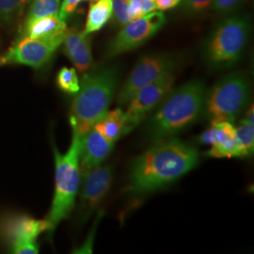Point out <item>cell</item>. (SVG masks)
Instances as JSON below:
<instances>
[{"instance_id":"44dd1931","label":"cell","mask_w":254,"mask_h":254,"mask_svg":"<svg viewBox=\"0 0 254 254\" xmlns=\"http://www.w3.org/2000/svg\"><path fill=\"white\" fill-rule=\"evenodd\" d=\"M61 0H31L27 20L57 15L60 12Z\"/></svg>"},{"instance_id":"5bb4252c","label":"cell","mask_w":254,"mask_h":254,"mask_svg":"<svg viewBox=\"0 0 254 254\" xmlns=\"http://www.w3.org/2000/svg\"><path fill=\"white\" fill-rule=\"evenodd\" d=\"M114 145V142L106 138L95 127L84 134L79 156L81 175L103 164L113 151Z\"/></svg>"},{"instance_id":"e0dca14e","label":"cell","mask_w":254,"mask_h":254,"mask_svg":"<svg viewBox=\"0 0 254 254\" xmlns=\"http://www.w3.org/2000/svg\"><path fill=\"white\" fill-rule=\"evenodd\" d=\"M103 136L116 143L121 137L128 134L125 111L116 109L108 111L94 127Z\"/></svg>"},{"instance_id":"ffe728a7","label":"cell","mask_w":254,"mask_h":254,"mask_svg":"<svg viewBox=\"0 0 254 254\" xmlns=\"http://www.w3.org/2000/svg\"><path fill=\"white\" fill-rule=\"evenodd\" d=\"M236 137L243 157L251 156L254 151V123L249 119L244 118L239 126L236 127Z\"/></svg>"},{"instance_id":"484cf974","label":"cell","mask_w":254,"mask_h":254,"mask_svg":"<svg viewBox=\"0 0 254 254\" xmlns=\"http://www.w3.org/2000/svg\"><path fill=\"white\" fill-rule=\"evenodd\" d=\"M242 2L243 0H213L210 8L220 14H226L237 9Z\"/></svg>"},{"instance_id":"cb8c5ba5","label":"cell","mask_w":254,"mask_h":254,"mask_svg":"<svg viewBox=\"0 0 254 254\" xmlns=\"http://www.w3.org/2000/svg\"><path fill=\"white\" fill-rule=\"evenodd\" d=\"M155 0H130L129 18L130 21L139 18L155 9Z\"/></svg>"},{"instance_id":"5b68a950","label":"cell","mask_w":254,"mask_h":254,"mask_svg":"<svg viewBox=\"0 0 254 254\" xmlns=\"http://www.w3.org/2000/svg\"><path fill=\"white\" fill-rule=\"evenodd\" d=\"M251 32L248 17H226L213 29L202 47L206 64L214 71L231 69L242 59Z\"/></svg>"},{"instance_id":"d6986e66","label":"cell","mask_w":254,"mask_h":254,"mask_svg":"<svg viewBox=\"0 0 254 254\" xmlns=\"http://www.w3.org/2000/svg\"><path fill=\"white\" fill-rule=\"evenodd\" d=\"M30 0H0V25L10 26L23 13Z\"/></svg>"},{"instance_id":"52a82bcc","label":"cell","mask_w":254,"mask_h":254,"mask_svg":"<svg viewBox=\"0 0 254 254\" xmlns=\"http://www.w3.org/2000/svg\"><path fill=\"white\" fill-rule=\"evenodd\" d=\"M50 224L46 219H36L26 214H8L0 217V237L14 254H37L40 252L37 239L48 234Z\"/></svg>"},{"instance_id":"30bf717a","label":"cell","mask_w":254,"mask_h":254,"mask_svg":"<svg viewBox=\"0 0 254 254\" xmlns=\"http://www.w3.org/2000/svg\"><path fill=\"white\" fill-rule=\"evenodd\" d=\"M174 81L175 76L173 73H166L157 80L140 89L130 99L125 111L128 133L142 123L160 105L173 90Z\"/></svg>"},{"instance_id":"8992f818","label":"cell","mask_w":254,"mask_h":254,"mask_svg":"<svg viewBox=\"0 0 254 254\" xmlns=\"http://www.w3.org/2000/svg\"><path fill=\"white\" fill-rule=\"evenodd\" d=\"M250 81L241 72L225 75L205 93L202 115L211 124L234 123L250 102Z\"/></svg>"},{"instance_id":"9c48e42d","label":"cell","mask_w":254,"mask_h":254,"mask_svg":"<svg viewBox=\"0 0 254 254\" xmlns=\"http://www.w3.org/2000/svg\"><path fill=\"white\" fill-rule=\"evenodd\" d=\"M166 17L162 11H152L125 25L107 47L106 57L115 58L143 46L163 27Z\"/></svg>"},{"instance_id":"6da1fadb","label":"cell","mask_w":254,"mask_h":254,"mask_svg":"<svg viewBox=\"0 0 254 254\" xmlns=\"http://www.w3.org/2000/svg\"><path fill=\"white\" fill-rule=\"evenodd\" d=\"M154 143L131 164L127 189L131 194L145 195L164 189L199 163L198 150L175 136Z\"/></svg>"},{"instance_id":"4fadbf2b","label":"cell","mask_w":254,"mask_h":254,"mask_svg":"<svg viewBox=\"0 0 254 254\" xmlns=\"http://www.w3.org/2000/svg\"><path fill=\"white\" fill-rule=\"evenodd\" d=\"M200 144L211 146L206 154L215 158L243 157L236 137V127L233 123L219 122L211 127L200 136Z\"/></svg>"},{"instance_id":"f1b7e54d","label":"cell","mask_w":254,"mask_h":254,"mask_svg":"<svg viewBox=\"0 0 254 254\" xmlns=\"http://www.w3.org/2000/svg\"><path fill=\"white\" fill-rule=\"evenodd\" d=\"M84 1H85V0H84ZM92 1H94V0H92Z\"/></svg>"},{"instance_id":"7a4b0ae2","label":"cell","mask_w":254,"mask_h":254,"mask_svg":"<svg viewBox=\"0 0 254 254\" xmlns=\"http://www.w3.org/2000/svg\"><path fill=\"white\" fill-rule=\"evenodd\" d=\"M205 84L194 79L172 90L147 125V135L152 142L170 138L192 127L202 116Z\"/></svg>"},{"instance_id":"277c9868","label":"cell","mask_w":254,"mask_h":254,"mask_svg":"<svg viewBox=\"0 0 254 254\" xmlns=\"http://www.w3.org/2000/svg\"><path fill=\"white\" fill-rule=\"evenodd\" d=\"M71 127L73 132L72 142L65 154H61L54 142L52 143L55 159V191L52 204L46 218L50 224L49 236H53L59 224L70 216L81 184L79 156L82 136L73 125Z\"/></svg>"},{"instance_id":"7c38bea8","label":"cell","mask_w":254,"mask_h":254,"mask_svg":"<svg viewBox=\"0 0 254 254\" xmlns=\"http://www.w3.org/2000/svg\"><path fill=\"white\" fill-rule=\"evenodd\" d=\"M113 166L99 165L81 175L80 215L82 219L89 218L109 193L113 181Z\"/></svg>"},{"instance_id":"ac0fdd59","label":"cell","mask_w":254,"mask_h":254,"mask_svg":"<svg viewBox=\"0 0 254 254\" xmlns=\"http://www.w3.org/2000/svg\"><path fill=\"white\" fill-rule=\"evenodd\" d=\"M112 16V0H96L91 3L87 15L85 29L86 34L90 35L99 31Z\"/></svg>"},{"instance_id":"ba28073f","label":"cell","mask_w":254,"mask_h":254,"mask_svg":"<svg viewBox=\"0 0 254 254\" xmlns=\"http://www.w3.org/2000/svg\"><path fill=\"white\" fill-rule=\"evenodd\" d=\"M178 61L170 54H151L141 57L117 96L119 105H127L140 89L157 80L166 73H173Z\"/></svg>"},{"instance_id":"4316f807","label":"cell","mask_w":254,"mask_h":254,"mask_svg":"<svg viewBox=\"0 0 254 254\" xmlns=\"http://www.w3.org/2000/svg\"><path fill=\"white\" fill-rule=\"evenodd\" d=\"M81 1L82 0H63L59 12L60 17L67 21V19L70 18L75 12Z\"/></svg>"},{"instance_id":"7402d4cb","label":"cell","mask_w":254,"mask_h":254,"mask_svg":"<svg viewBox=\"0 0 254 254\" xmlns=\"http://www.w3.org/2000/svg\"><path fill=\"white\" fill-rule=\"evenodd\" d=\"M56 81L60 90L69 94H75L80 89V81L74 68H62L57 74Z\"/></svg>"},{"instance_id":"603a6c76","label":"cell","mask_w":254,"mask_h":254,"mask_svg":"<svg viewBox=\"0 0 254 254\" xmlns=\"http://www.w3.org/2000/svg\"><path fill=\"white\" fill-rule=\"evenodd\" d=\"M130 0H112V23L117 27H124L130 22L129 18Z\"/></svg>"},{"instance_id":"f546056e","label":"cell","mask_w":254,"mask_h":254,"mask_svg":"<svg viewBox=\"0 0 254 254\" xmlns=\"http://www.w3.org/2000/svg\"><path fill=\"white\" fill-rule=\"evenodd\" d=\"M0 57H1V55H0Z\"/></svg>"},{"instance_id":"2e32d148","label":"cell","mask_w":254,"mask_h":254,"mask_svg":"<svg viewBox=\"0 0 254 254\" xmlns=\"http://www.w3.org/2000/svg\"><path fill=\"white\" fill-rule=\"evenodd\" d=\"M66 29V21L57 14L42 18L26 20L21 37H29L33 39L63 43Z\"/></svg>"},{"instance_id":"8fae6325","label":"cell","mask_w":254,"mask_h":254,"mask_svg":"<svg viewBox=\"0 0 254 254\" xmlns=\"http://www.w3.org/2000/svg\"><path fill=\"white\" fill-rule=\"evenodd\" d=\"M62 44V42L21 37L5 54L0 57V66L21 64L40 69L51 61Z\"/></svg>"},{"instance_id":"3957f363","label":"cell","mask_w":254,"mask_h":254,"mask_svg":"<svg viewBox=\"0 0 254 254\" xmlns=\"http://www.w3.org/2000/svg\"><path fill=\"white\" fill-rule=\"evenodd\" d=\"M118 81L119 70L115 66L101 68L82 76L80 89L73 98L70 116V125L81 136L109 111Z\"/></svg>"},{"instance_id":"83f0119b","label":"cell","mask_w":254,"mask_h":254,"mask_svg":"<svg viewBox=\"0 0 254 254\" xmlns=\"http://www.w3.org/2000/svg\"><path fill=\"white\" fill-rule=\"evenodd\" d=\"M180 0H155L154 6L155 9H158L160 11H163L166 9H170L177 6Z\"/></svg>"},{"instance_id":"d4e9b609","label":"cell","mask_w":254,"mask_h":254,"mask_svg":"<svg viewBox=\"0 0 254 254\" xmlns=\"http://www.w3.org/2000/svg\"><path fill=\"white\" fill-rule=\"evenodd\" d=\"M213 0H180L178 5L188 15H197L210 8Z\"/></svg>"},{"instance_id":"9a60e30c","label":"cell","mask_w":254,"mask_h":254,"mask_svg":"<svg viewBox=\"0 0 254 254\" xmlns=\"http://www.w3.org/2000/svg\"><path fill=\"white\" fill-rule=\"evenodd\" d=\"M62 46L64 54L80 73H86L93 64L91 39L77 28H67Z\"/></svg>"}]
</instances>
